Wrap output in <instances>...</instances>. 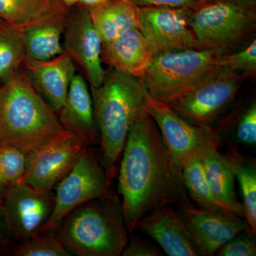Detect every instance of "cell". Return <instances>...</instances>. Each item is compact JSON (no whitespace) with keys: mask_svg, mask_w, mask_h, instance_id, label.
<instances>
[{"mask_svg":"<svg viewBox=\"0 0 256 256\" xmlns=\"http://www.w3.org/2000/svg\"><path fill=\"white\" fill-rule=\"evenodd\" d=\"M191 26L200 50L220 55L232 53L254 36L256 6L210 0L192 10Z\"/></svg>","mask_w":256,"mask_h":256,"instance_id":"cell-6","label":"cell"},{"mask_svg":"<svg viewBox=\"0 0 256 256\" xmlns=\"http://www.w3.org/2000/svg\"><path fill=\"white\" fill-rule=\"evenodd\" d=\"M122 256H162V254L149 242L132 237L122 252Z\"/></svg>","mask_w":256,"mask_h":256,"instance_id":"cell-32","label":"cell"},{"mask_svg":"<svg viewBox=\"0 0 256 256\" xmlns=\"http://www.w3.org/2000/svg\"><path fill=\"white\" fill-rule=\"evenodd\" d=\"M229 1L240 4L247 5V6H256V0H229Z\"/></svg>","mask_w":256,"mask_h":256,"instance_id":"cell-34","label":"cell"},{"mask_svg":"<svg viewBox=\"0 0 256 256\" xmlns=\"http://www.w3.org/2000/svg\"><path fill=\"white\" fill-rule=\"evenodd\" d=\"M18 256H70L72 254L53 233L38 234L16 248Z\"/></svg>","mask_w":256,"mask_h":256,"instance_id":"cell-27","label":"cell"},{"mask_svg":"<svg viewBox=\"0 0 256 256\" xmlns=\"http://www.w3.org/2000/svg\"><path fill=\"white\" fill-rule=\"evenodd\" d=\"M70 12V8L64 5L50 16L22 30L26 58L46 60L64 53L62 36Z\"/></svg>","mask_w":256,"mask_h":256,"instance_id":"cell-19","label":"cell"},{"mask_svg":"<svg viewBox=\"0 0 256 256\" xmlns=\"http://www.w3.org/2000/svg\"><path fill=\"white\" fill-rule=\"evenodd\" d=\"M22 68L35 90L58 114L76 74L72 58L66 52L46 60L26 58Z\"/></svg>","mask_w":256,"mask_h":256,"instance_id":"cell-15","label":"cell"},{"mask_svg":"<svg viewBox=\"0 0 256 256\" xmlns=\"http://www.w3.org/2000/svg\"><path fill=\"white\" fill-rule=\"evenodd\" d=\"M88 11L102 44L116 40L130 28H138V6L130 0H106Z\"/></svg>","mask_w":256,"mask_h":256,"instance_id":"cell-21","label":"cell"},{"mask_svg":"<svg viewBox=\"0 0 256 256\" xmlns=\"http://www.w3.org/2000/svg\"><path fill=\"white\" fill-rule=\"evenodd\" d=\"M218 256H256V234L244 232L237 234L218 249Z\"/></svg>","mask_w":256,"mask_h":256,"instance_id":"cell-29","label":"cell"},{"mask_svg":"<svg viewBox=\"0 0 256 256\" xmlns=\"http://www.w3.org/2000/svg\"><path fill=\"white\" fill-rule=\"evenodd\" d=\"M64 5L60 0H0V18L24 30Z\"/></svg>","mask_w":256,"mask_h":256,"instance_id":"cell-22","label":"cell"},{"mask_svg":"<svg viewBox=\"0 0 256 256\" xmlns=\"http://www.w3.org/2000/svg\"><path fill=\"white\" fill-rule=\"evenodd\" d=\"M146 38L139 28L124 32L116 40L102 44V64L122 73L142 78L152 58Z\"/></svg>","mask_w":256,"mask_h":256,"instance_id":"cell-18","label":"cell"},{"mask_svg":"<svg viewBox=\"0 0 256 256\" xmlns=\"http://www.w3.org/2000/svg\"><path fill=\"white\" fill-rule=\"evenodd\" d=\"M118 192L128 232L156 207L186 200L182 171L170 158L146 109L133 124L122 153Z\"/></svg>","mask_w":256,"mask_h":256,"instance_id":"cell-1","label":"cell"},{"mask_svg":"<svg viewBox=\"0 0 256 256\" xmlns=\"http://www.w3.org/2000/svg\"><path fill=\"white\" fill-rule=\"evenodd\" d=\"M28 154L10 146H0V190L22 181Z\"/></svg>","mask_w":256,"mask_h":256,"instance_id":"cell-26","label":"cell"},{"mask_svg":"<svg viewBox=\"0 0 256 256\" xmlns=\"http://www.w3.org/2000/svg\"><path fill=\"white\" fill-rule=\"evenodd\" d=\"M218 63L220 67L240 72L249 77L256 74V40L242 50L220 56Z\"/></svg>","mask_w":256,"mask_h":256,"instance_id":"cell-28","label":"cell"},{"mask_svg":"<svg viewBox=\"0 0 256 256\" xmlns=\"http://www.w3.org/2000/svg\"><path fill=\"white\" fill-rule=\"evenodd\" d=\"M146 109L156 122L170 158L181 171L192 156L208 148H220V136L214 128L190 124L169 106L152 100L149 96Z\"/></svg>","mask_w":256,"mask_h":256,"instance_id":"cell-9","label":"cell"},{"mask_svg":"<svg viewBox=\"0 0 256 256\" xmlns=\"http://www.w3.org/2000/svg\"><path fill=\"white\" fill-rule=\"evenodd\" d=\"M32 85L22 67L0 85V146L31 154L70 136L58 116Z\"/></svg>","mask_w":256,"mask_h":256,"instance_id":"cell-2","label":"cell"},{"mask_svg":"<svg viewBox=\"0 0 256 256\" xmlns=\"http://www.w3.org/2000/svg\"><path fill=\"white\" fill-rule=\"evenodd\" d=\"M58 118L62 127L82 139L88 146L100 142V134L94 114L92 92L86 80L76 74Z\"/></svg>","mask_w":256,"mask_h":256,"instance_id":"cell-17","label":"cell"},{"mask_svg":"<svg viewBox=\"0 0 256 256\" xmlns=\"http://www.w3.org/2000/svg\"><path fill=\"white\" fill-rule=\"evenodd\" d=\"M236 178L238 180L242 196L244 218L254 234L256 233V168L255 162L248 161L233 151Z\"/></svg>","mask_w":256,"mask_h":256,"instance_id":"cell-24","label":"cell"},{"mask_svg":"<svg viewBox=\"0 0 256 256\" xmlns=\"http://www.w3.org/2000/svg\"><path fill=\"white\" fill-rule=\"evenodd\" d=\"M56 232L72 256H120L129 240L117 196L84 204L66 216Z\"/></svg>","mask_w":256,"mask_h":256,"instance_id":"cell-4","label":"cell"},{"mask_svg":"<svg viewBox=\"0 0 256 256\" xmlns=\"http://www.w3.org/2000/svg\"><path fill=\"white\" fill-rule=\"evenodd\" d=\"M53 206L50 192L20 182L6 188L3 213L10 232L22 242L41 233Z\"/></svg>","mask_w":256,"mask_h":256,"instance_id":"cell-12","label":"cell"},{"mask_svg":"<svg viewBox=\"0 0 256 256\" xmlns=\"http://www.w3.org/2000/svg\"><path fill=\"white\" fill-rule=\"evenodd\" d=\"M247 78L246 74L220 67L191 92L168 106L190 124L213 128Z\"/></svg>","mask_w":256,"mask_h":256,"instance_id":"cell-8","label":"cell"},{"mask_svg":"<svg viewBox=\"0 0 256 256\" xmlns=\"http://www.w3.org/2000/svg\"><path fill=\"white\" fill-rule=\"evenodd\" d=\"M0 85H1V84H0Z\"/></svg>","mask_w":256,"mask_h":256,"instance_id":"cell-36","label":"cell"},{"mask_svg":"<svg viewBox=\"0 0 256 256\" xmlns=\"http://www.w3.org/2000/svg\"><path fill=\"white\" fill-rule=\"evenodd\" d=\"M106 1V0H80L78 4L86 8L87 10H90L102 4Z\"/></svg>","mask_w":256,"mask_h":256,"instance_id":"cell-33","label":"cell"},{"mask_svg":"<svg viewBox=\"0 0 256 256\" xmlns=\"http://www.w3.org/2000/svg\"><path fill=\"white\" fill-rule=\"evenodd\" d=\"M86 146L82 139L72 134L42 146L28 156L22 182L50 192L68 174Z\"/></svg>","mask_w":256,"mask_h":256,"instance_id":"cell-14","label":"cell"},{"mask_svg":"<svg viewBox=\"0 0 256 256\" xmlns=\"http://www.w3.org/2000/svg\"><path fill=\"white\" fill-rule=\"evenodd\" d=\"M181 216L191 234L200 256H215L218 249L244 232H252L245 220L226 208L198 204L188 198L178 204Z\"/></svg>","mask_w":256,"mask_h":256,"instance_id":"cell-10","label":"cell"},{"mask_svg":"<svg viewBox=\"0 0 256 256\" xmlns=\"http://www.w3.org/2000/svg\"><path fill=\"white\" fill-rule=\"evenodd\" d=\"M137 228L154 239L166 255L200 256L182 217L171 205L156 207L140 220Z\"/></svg>","mask_w":256,"mask_h":256,"instance_id":"cell-16","label":"cell"},{"mask_svg":"<svg viewBox=\"0 0 256 256\" xmlns=\"http://www.w3.org/2000/svg\"><path fill=\"white\" fill-rule=\"evenodd\" d=\"M218 148H210L202 153L207 182L212 193L220 204L244 218L242 204L235 190V170L230 153L223 154Z\"/></svg>","mask_w":256,"mask_h":256,"instance_id":"cell-20","label":"cell"},{"mask_svg":"<svg viewBox=\"0 0 256 256\" xmlns=\"http://www.w3.org/2000/svg\"><path fill=\"white\" fill-rule=\"evenodd\" d=\"M60 1H62L66 6H68V8H70V6L78 4L80 0H60Z\"/></svg>","mask_w":256,"mask_h":256,"instance_id":"cell-35","label":"cell"},{"mask_svg":"<svg viewBox=\"0 0 256 256\" xmlns=\"http://www.w3.org/2000/svg\"><path fill=\"white\" fill-rule=\"evenodd\" d=\"M192 10L138 6V28L152 55L170 50H200L191 26Z\"/></svg>","mask_w":256,"mask_h":256,"instance_id":"cell-11","label":"cell"},{"mask_svg":"<svg viewBox=\"0 0 256 256\" xmlns=\"http://www.w3.org/2000/svg\"><path fill=\"white\" fill-rule=\"evenodd\" d=\"M102 44L88 11L77 4L69 14L64 30L63 46L64 52L82 69L90 88L100 86L105 79L106 70L101 60Z\"/></svg>","mask_w":256,"mask_h":256,"instance_id":"cell-13","label":"cell"},{"mask_svg":"<svg viewBox=\"0 0 256 256\" xmlns=\"http://www.w3.org/2000/svg\"><path fill=\"white\" fill-rule=\"evenodd\" d=\"M137 6H170L194 10L210 0H130Z\"/></svg>","mask_w":256,"mask_h":256,"instance_id":"cell-31","label":"cell"},{"mask_svg":"<svg viewBox=\"0 0 256 256\" xmlns=\"http://www.w3.org/2000/svg\"><path fill=\"white\" fill-rule=\"evenodd\" d=\"M90 90L102 164L110 183L130 131L146 109L148 94L142 78L112 68L106 72L100 86Z\"/></svg>","mask_w":256,"mask_h":256,"instance_id":"cell-3","label":"cell"},{"mask_svg":"<svg viewBox=\"0 0 256 256\" xmlns=\"http://www.w3.org/2000/svg\"><path fill=\"white\" fill-rule=\"evenodd\" d=\"M88 146L84 148L68 174L57 184L50 218L40 234L54 233L74 210L92 200L114 198L104 169Z\"/></svg>","mask_w":256,"mask_h":256,"instance_id":"cell-7","label":"cell"},{"mask_svg":"<svg viewBox=\"0 0 256 256\" xmlns=\"http://www.w3.org/2000/svg\"><path fill=\"white\" fill-rule=\"evenodd\" d=\"M25 58L23 30L0 18V84L18 72Z\"/></svg>","mask_w":256,"mask_h":256,"instance_id":"cell-23","label":"cell"},{"mask_svg":"<svg viewBox=\"0 0 256 256\" xmlns=\"http://www.w3.org/2000/svg\"><path fill=\"white\" fill-rule=\"evenodd\" d=\"M220 54L201 50H170L153 56L142 80L152 100L170 105L217 69Z\"/></svg>","mask_w":256,"mask_h":256,"instance_id":"cell-5","label":"cell"},{"mask_svg":"<svg viewBox=\"0 0 256 256\" xmlns=\"http://www.w3.org/2000/svg\"><path fill=\"white\" fill-rule=\"evenodd\" d=\"M236 140L246 146L256 144V104L252 105L242 114L239 119L234 132Z\"/></svg>","mask_w":256,"mask_h":256,"instance_id":"cell-30","label":"cell"},{"mask_svg":"<svg viewBox=\"0 0 256 256\" xmlns=\"http://www.w3.org/2000/svg\"><path fill=\"white\" fill-rule=\"evenodd\" d=\"M182 175L186 190L197 204L215 205L224 208L210 192L205 174L202 154L192 156L185 162Z\"/></svg>","mask_w":256,"mask_h":256,"instance_id":"cell-25","label":"cell"}]
</instances>
